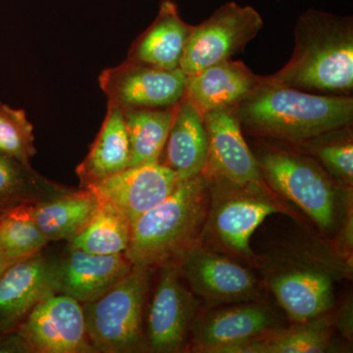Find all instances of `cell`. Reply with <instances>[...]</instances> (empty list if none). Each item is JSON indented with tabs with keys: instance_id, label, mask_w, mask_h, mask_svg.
I'll list each match as a JSON object with an SVG mask.
<instances>
[{
	"instance_id": "obj_1",
	"label": "cell",
	"mask_w": 353,
	"mask_h": 353,
	"mask_svg": "<svg viewBox=\"0 0 353 353\" xmlns=\"http://www.w3.org/2000/svg\"><path fill=\"white\" fill-rule=\"evenodd\" d=\"M241 130L257 138L299 146L350 126L353 97L311 94L260 76L248 97L234 106Z\"/></svg>"
},
{
	"instance_id": "obj_2",
	"label": "cell",
	"mask_w": 353,
	"mask_h": 353,
	"mask_svg": "<svg viewBox=\"0 0 353 353\" xmlns=\"http://www.w3.org/2000/svg\"><path fill=\"white\" fill-rule=\"evenodd\" d=\"M252 260L277 303L297 324L329 312L334 285L352 274L345 255L319 240L287 243Z\"/></svg>"
},
{
	"instance_id": "obj_3",
	"label": "cell",
	"mask_w": 353,
	"mask_h": 353,
	"mask_svg": "<svg viewBox=\"0 0 353 353\" xmlns=\"http://www.w3.org/2000/svg\"><path fill=\"white\" fill-rule=\"evenodd\" d=\"M294 36L290 59L267 79L311 94L352 97V16L308 9L297 19Z\"/></svg>"
},
{
	"instance_id": "obj_4",
	"label": "cell",
	"mask_w": 353,
	"mask_h": 353,
	"mask_svg": "<svg viewBox=\"0 0 353 353\" xmlns=\"http://www.w3.org/2000/svg\"><path fill=\"white\" fill-rule=\"evenodd\" d=\"M209 208L208 176L179 183L175 190L132 225L125 255L134 265L150 269L176 263L201 243Z\"/></svg>"
},
{
	"instance_id": "obj_5",
	"label": "cell",
	"mask_w": 353,
	"mask_h": 353,
	"mask_svg": "<svg viewBox=\"0 0 353 353\" xmlns=\"http://www.w3.org/2000/svg\"><path fill=\"white\" fill-rule=\"evenodd\" d=\"M254 154L263 180L273 192L296 203L322 231L333 230L339 196L345 185L314 157L292 146L263 141Z\"/></svg>"
},
{
	"instance_id": "obj_6",
	"label": "cell",
	"mask_w": 353,
	"mask_h": 353,
	"mask_svg": "<svg viewBox=\"0 0 353 353\" xmlns=\"http://www.w3.org/2000/svg\"><path fill=\"white\" fill-rule=\"evenodd\" d=\"M208 179V214L201 243L252 260V234L268 216L285 212V206L265 181L238 183L224 178Z\"/></svg>"
},
{
	"instance_id": "obj_7",
	"label": "cell",
	"mask_w": 353,
	"mask_h": 353,
	"mask_svg": "<svg viewBox=\"0 0 353 353\" xmlns=\"http://www.w3.org/2000/svg\"><path fill=\"white\" fill-rule=\"evenodd\" d=\"M152 269L131 271L97 301L83 304L88 340L97 352H136L143 343V310Z\"/></svg>"
},
{
	"instance_id": "obj_8",
	"label": "cell",
	"mask_w": 353,
	"mask_h": 353,
	"mask_svg": "<svg viewBox=\"0 0 353 353\" xmlns=\"http://www.w3.org/2000/svg\"><path fill=\"white\" fill-rule=\"evenodd\" d=\"M263 28V19L252 6L226 2L208 19L194 26L181 57L180 69L192 75L241 54Z\"/></svg>"
},
{
	"instance_id": "obj_9",
	"label": "cell",
	"mask_w": 353,
	"mask_h": 353,
	"mask_svg": "<svg viewBox=\"0 0 353 353\" xmlns=\"http://www.w3.org/2000/svg\"><path fill=\"white\" fill-rule=\"evenodd\" d=\"M185 284L210 308L259 301L261 285L252 271L197 243L176 262Z\"/></svg>"
},
{
	"instance_id": "obj_10",
	"label": "cell",
	"mask_w": 353,
	"mask_h": 353,
	"mask_svg": "<svg viewBox=\"0 0 353 353\" xmlns=\"http://www.w3.org/2000/svg\"><path fill=\"white\" fill-rule=\"evenodd\" d=\"M185 77L180 68L161 69L126 59L103 70L99 83L108 103L122 110L168 108L185 97Z\"/></svg>"
},
{
	"instance_id": "obj_11",
	"label": "cell",
	"mask_w": 353,
	"mask_h": 353,
	"mask_svg": "<svg viewBox=\"0 0 353 353\" xmlns=\"http://www.w3.org/2000/svg\"><path fill=\"white\" fill-rule=\"evenodd\" d=\"M160 268L148 314V343L154 352H178L190 333L201 301L185 284L178 265Z\"/></svg>"
},
{
	"instance_id": "obj_12",
	"label": "cell",
	"mask_w": 353,
	"mask_h": 353,
	"mask_svg": "<svg viewBox=\"0 0 353 353\" xmlns=\"http://www.w3.org/2000/svg\"><path fill=\"white\" fill-rule=\"evenodd\" d=\"M18 331L34 352H95L88 340L83 306L76 299L55 294L39 303Z\"/></svg>"
},
{
	"instance_id": "obj_13",
	"label": "cell",
	"mask_w": 353,
	"mask_h": 353,
	"mask_svg": "<svg viewBox=\"0 0 353 353\" xmlns=\"http://www.w3.org/2000/svg\"><path fill=\"white\" fill-rule=\"evenodd\" d=\"M179 180L175 172L159 161L129 167L82 189L90 190L99 201L120 210L131 224L161 203L175 190Z\"/></svg>"
},
{
	"instance_id": "obj_14",
	"label": "cell",
	"mask_w": 353,
	"mask_h": 353,
	"mask_svg": "<svg viewBox=\"0 0 353 353\" xmlns=\"http://www.w3.org/2000/svg\"><path fill=\"white\" fill-rule=\"evenodd\" d=\"M283 329L273 308L259 301L227 304L196 318L190 333L199 352L218 353L223 347Z\"/></svg>"
},
{
	"instance_id": "obj_15",
	"label": "cell",
	"mask_w": 353,
	"mask_h": 353,
	"mask_svg": "<svg viewBox=\"0 0 353 353\" xmlns=\"http://www.w3.org/2000/svg\"><path fill=\"white\" fill-rule=\"evenodd\" d=\"M208 138V158L203 174L232 182H262L254 152L246 143L234 108L213 109L203 114Z\"/></svg>"
},
{
	"instance_id": "obj_16",
	"label": "cell",
	"mask_w": 353,
	"mask_h": 353,
	"mask_svg": "<svg viewBox=\"0 0 353 353\" xmlns=\"http://www.w3.org/2000/svg\"><path fill=\"white\" fill-rule=\"evenodd\" d=\"M55 268L38 252L6 269L0 278V334L13 331L39 303L57 294Z\"/></svg>"
},
{
	"instance_id": "obj_17",
	"label": "cell",
	"mask_w": 353,
	"mask_h": 353,
	"mask_svg": "<svg viewBox=\"0 0 353 353\" xmlns=\"http://www.w3.org/2000/svg\"><path fill=\"white\" fill-rule=\"evenodd\" d=\"M132 267L125 253L99 255L70 248L67 256L57 263V292L80 303H92L122 280Z\"/></svg>"
},
{
	"instance_id": "obj_18",
	"label": "cell",
	"mask_w": 353,
	"mask_h": 353,
	"mask_svg": "<svg viewBox=\"0 0 353 353\" xmlns=\"http://www.w3.org/2000/svg\"><path fill=\"white\" fill-rule=\"evenodd\" d=\"M208 158L203 114L183 97L176 108L159 162L175 172L181 182L201 175Z\"/></svg>"
},
{
	"instance_id": "obj_19",
	"label": "cell",
	"mask_w": 353,
	"mask_h": 353,
	"mask_svg": "<svg viewBox=\"0 0 353 353\" xmlns=\"http://www.w3.org/2000/svg\"><path fill=\"white\" fill-rule=\"evenodd\" d=\"M259 77L243 61L225 60L185 77V97L202 114L234 108L252 92Z\"/></svg>"
},
{
	"instance_id": "obj_20",
	"label": "cell",
	"mask_w": 353,
	"mask_h": 353,
	"mask_svg": "<svg viewBox=\"0 0 353 353\" xmlns=\"http://www.w3.org/2000/svg\"><path fill=\"white\" fill-rule=\"evenodd\" d=\"M192 27L181 18L174 0H162L157 18L132 43L127 60L161 69L180 68Z\"/></svg>"
},
{
	"instance_id": "obj_21",
	"label": "cell",
	"mask_w": 353,
	"mask_h": 353,
	"mask_svg": "<svg viewBox=\"0 0 353 353\" xmlns=\"http://www.w3.org/2000/svg\"><path fill=\"white\" fill-rule=\"evenodd\" d=\"M130 143L122 109L108 103L105 119L87 157L77 168L81 187L129 168Z\"/></svg>"
},
{
	"instance_id": "obj_22",
	"label": "cell",
	"mask_w": 353,
	"mask_h": 353,
	"mask_svg": "<svg viewBox=\"0 0 353 353\" xmlns=\"http://www.w3.org/2000/svg\"><path fill=\"white\" fill-rule=\"evenodd\" d=\"M90 190H71L63 196L31 206V214L48 241L71 240L81 233L99 208Z\"/></svg>"
},
{
	"instance_id": "obj_23",
	"label": "cell",
	"mask_w": 353,
	"mask_h": 353,
	"mask_svg": "<svg viewBox=\"0 0 353 353\" xmlns=\"http://www.w3.org/2000/svg\"><path fill=\"white\" fill-rule=\"evenodd\" d=\"M71 190L39 175L31 164L0 153V211L6 212L18 206L34 205Z\"/></svg>"
},
{
	"instance_id": "obj_24",
	"label": "cell",
	"mask_w": 353,
	"mask_h": 353,
	"mask_svg": "<svg viewBox=\"0 0 353 353\" xmlns=\"http://www.w3.org/2000/svg\"><path fill=\"white\" fill-rule=\"evenodd\" d=\"M176 105L168 108L123 110L130 143L129 167L159 161Z\"/></svg>"
},
{
	"instance_id": "obj_25",
	"label": "cell",
	"mask_w": 353,
	"mask_h": 353,
	"mask_svg": "<svg viewBox=\"0 0 353 353\" xmlns=\"http://www.w3.org/2000/svg\"><path fill=\"white\" fill-rule=\"evenodd\" d=\"M132 224L126 216L108 202L99 208L87 227L69 241L70 248L99 255L121 254L131 240Z\"/></svg>"
},
{
	"instance_id": "obj_26",
	"label": "cell",
	"mask_w": 353,
	"mask_h": 353,
	"mask_svg": "<svg viewBox=\"0 0 353 353\" xmlns=\"http://www.w3.org/2000/svg\"><path fill=\"white\" fill-rule=\"evenodd\" d=\"M280 329L250 341V353H305L328 352L331 323L326 314Z\"/></svg>"
},
{
	"instance_id": "obj_27",
	"label": "cell",
	"mask_w": 353,
	"mask_h": 353,
	"mask_svg": "<svg viewBox=\"0 0 353 353\" xmlns=\"http://www.w3.org/2000/svg\"><path fill=\"white\" fill-rule=\"evenodd\" d=\"M292 148L314 157L341 185L348 188L352 185V125Z\"/></svg>"
},
{
	"instance_id": "obj_28",
	"label": "cell",
	"mask_w": 353,
	"mask_h": 353,
	"mask_svg": "<svg viewBox=\"0 0 353 353\" xmlns=\"http://www.w3.org/2000/svg\"><path fill=\"white\" fill-rule=\"evenodd\" d=\"M32 205L7 211L0 220V252L11 261L41 252L48 240L32 219Z\"/></svg>"
},
{
	"instance_id": "obj_29",
	"label": "cell",
	"mask_w": 353,
	"mask_h": 353,
	"mask_svg": "<svg viewBox=\"0 0 353 353\" xmlns=\"http://www.w3.org/2000/svg\"><path fill=\"white\" fill-rule=\"evenodd\" d=\"M0 153L30 164L37 153L34 127L23 109L0 101Z\"/></svg>"
},
{
	"instance_id": "obj_30",
	"label": "cell",
	"mask_w": 353,
	"mask_h": 353,
	"mask_svg": "<svg viewBox=\"0 0 353 353\" xmlns=\"http://www.w3.org/2000/svg\"><path fill=\"white\" fill-rule=\"evenodd\" d=\"M6 334V333H4ZM6 336H0V352H34L20 332H7Z\"/></svg>"
},
{
	"instance_id": "obj_31",
	"label": "cell",
	"mask_w": 353,
	"mask_h": 353,
	"mask_svg": "<svg viewBox=\"0 0 353 353\" xmlns=\"http://www.w3.org/2000/svg\"><path fill=\"white\" fill-rule=\"evenodd\" d=\"M336 327L347 340L352 338V301L347 299L336 315Z\"/></svg>"
},
{
	"instance_id": "obj_32",
	"label": "cell",
	"mask_w": 353,
	"mask_h": 353,
	"mask_svg": "<svg viewBox=\"0 0 353 353\" xmlns=\"http://www.w3.org/2000/svg\"><path fill=\"white\" fill-rule=\"evenodd\" d=\"M14 262L16 261H11V260L6 259V255L0 252V278L2 277V275H3V273L6 271V269L8 268L11 264H13Z\"/></svg>"
},
{
	"instance_id": "obj_33",
	"label": "cell",
	"mask_w": 353,
	"mask_h": 353,
	"mask_svg": "<svg viewBox=\"0 0 353 353\" xmlns=\"http://www.w3.org/2000/svg\"><path fill=\"white\" fill-rule=\"evenodd\" d=\"M6 212H4V211H0V220H1V218L3 217V215L6 214Z\"/></svg>"
},
{
	"instance_id": "obj_34",
	"label": "cell",
	"mask_w": 353,
	"mask_h": 353,
	"mask_svg": "<svg viewBox=\"0 0 353 353\" xmlns=\"http://www.w3.org/2000/svg\"><path fill=\"white\" fill-rule=\"evenodd\" d=\"M276 1H281V0H276Z\"/></svg>"
}]
</instances>
